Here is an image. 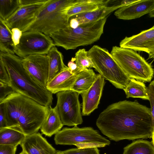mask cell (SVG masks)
Returning <instances> with one entry per match:
<instances>
[{
  "mask_svg": "<svg viewBox=\"0 0 154 154\" xmlns=\"http://www.w3.org/2000/svg\"><path fill=\"white\" fill-rule=\"evenodd\" d=\"M96 125L102 134L116 142L151 138L153 131L150 108L137 101L109 105L100 114Z\"/></svg>",
  "mask_w": 154,
  "mask_h": 154,
  "instance_id": "1",
  "label": "cell"
},
{
  "mask_svg": "<svg viewBox=\"0 0 154 154\" xmlns=\"http://www.w3.org/2000/svg\"><path fill=\"white\" fill-rule=\"evenodd\" d=\"M3 107L7 127L25 135L37 133L48 114L49 107L15 92L0 102Z\"/></svg>",
  "mask_w": 154,
  "mask_h": 154,
  "instance_id": "2",
  "label": "cell"
},
{
  "mask_svg": "<svg viewBox=\"0 0 154 154\" xmlns=\"http://www.w3.org/2000/svg\"><path fill=\"white\" fill-rule=\"evenodd\" d=\"M0 59L10 77V85L14 91L45 106H51L52 94L38 82L24 68L22 58L15 54L0 52Z\"/></svg>",
  "mask_w": 154,
  "mask_h": 154,
  "instance_id": "3",
  "label": "cell"
},
{
  "mask_svg": "<svg viewBox=\"0 0 154 154\" xmlns=\"http://www.w3.org/2000/svg\"><path fill=\"white\" fill-rule=\"evenodd\" d=\"M78 0H49L35 20L23 31H36L50 35L69 24V10Z\"/></svg>",
  "mask_w": 154,
  "mask_h": 154,
  "instance_id": "4",
  "label": "cell"
},
{
  "mask_svg": "<svg viewBox=\"0 0 154 154\" xmlns=\"http://www.w3.org/2000/svg\"><path fill=\"white\" fill-rule=\"evenodd\" d=\"M107 17L99 21L80 25L72 29L69 25L49 36L55 46L66 50L91 44L99 40L103 33Z\"/></svg>",
  "mask_w": 154,
  "mask_h": 154,
  "instance_id": "5",
  "label": "cell"
},
{
  "mask_svg": "<svg viewBox=\"0 0 154 154\" xmlns=\"http://www.w3.org/2000/svg\"><path fill=\"white\" fill-rule=\"evenodd\" d=\"M110 53L120 67L130 79L143 82L151 81L154 75V69L151 65L136 51L114 46Z\"/></svg>",
  "mask_w": 154,
  "mask_h": 154,
  "instance_id": "6",
  "label": "cell"
},
{
  "mask_svg": "<svg viewBox=\"0 0 154 154\" xmlns=\"http://www.w3.org/2000/svg\"><path fill=\"white\" fill-rule=\"evenodd\" d=\"M88 53L94 64V68L100 74L116 88L123 90L125 89L130 79L107 49L94 45Z\"/></svg>",
  "mask_w": 154,
  "mask_h": 154,
  "instance_id": "7",
  "label": "cell"
},
{
  "mask_svg": "<svg viewBox=\"0 0 154 154\" xmlns=\"http://www.w3.org/2000/svg\"><path fill=\"white\" fill-rule=\"evenodd\" d=\"M56 145H74L78 148L103 147L110 144V141L91 127L80 128L77 126L66 127L55 134Z\"/></svg>",
  "mask_w": 154,
  "mask_h": 154,
  "instance_id": "8",
  "label": "cell"
},
{
  "mask_svg": "<svg viewBox=\"0 0 154 154\" xmlns=\"http://www.w3.org/2000/svg\"><path fill=\"white\" fill-rule=\"evenodd\" d=\"M79 94L71 90L56 94L55 107L63 125L76 126L82 124L83 120L79 99Z\"/></svg>",
  "mask_w": 154,
  "mask_h": 154,
  "instance_id": "9",
  "label": "cell"
},
{
  "mask_svg": "<svg viewBox=\"0 0 154 154\" xmlns=\"http://www.w3.org/2000/svg\"><path fill=\"white\" fill-rule=\"evenodd\" d=\"M54 46L49 35L38 31H26L23 32L20 43L16 46L15 54L22 58L32 55H47Z\"/></svg>",
  "mask_w": 154,
  "mask_h": 154,
  "instance_id": "10",
  "label": "cell"
},
{
  "mask_svg": "<svg viewBox=\"0 0 154 154\" xmlns=\"http://www.w3.org/2000/svg\"><path fill=\"white\" fill-rule=\"evenodd\" d=\"M49 0L40 3L20 7L5 23L11 30L13 28L23 30L35 20Z\"/></svg>",
  "mask_w": 154,
  "mask_h": 154,
  "instance_id": "11",
  "label": "cell"
},
{
  "mask_svg": "<svg viewBox=\"0 0 154 154\" xmlns=\"http://www.w3.org/2000/svg\"><path fill=\"white\" fill-rule=\"evenodd\" d=\"M22 62L24 68L31 76L40 85L46 88L49 75V60L47 55H30L22 58Z\"/></svg>",
  "mask_w": 154,
  "mask_h": 154,
  "instance_id": "12",
  "label": "cell"
},
{
  "mask_svg": "<svg viewBox=\"0 0 154 154\" xmlns=\"http://www.w3.org/2000/svg\"><path fill=\"white\" fill-rule=\"evenodd\" d=\"M119 46L149 54L154 50V26L137 34L126 36L120 42Z\"/></svg>",
  "mask_w": 154,
  "mask_h": 154,
  "instance_id": "13",
  "label": "cell"
},
{
  "mask_svg": "<svg viewBox=\"0 0 154 154\" xmlns=\"http://www.w3.org/2000/svg\"><path fill=\"white\" fill-rule=\"evenodd\" d=\"M105 84V79L100 74H97L91 87L86 91L81 94L82 99V116L89 115L98 108Z\"/></svg>",
  "mask_w": 154,
  "mask_h": 154,
  "instance_id": "14",
  "label": "cell"
},
{
  "mask_svg": "<svg viewBox=\"0 0 154 154\" xmlns=\"http://www.w3.org/2000/svg\"><path fill=\"white\" fill-rule=\"evenodd\" d=\"M154 8V0H136L119 8L115 11L114 14L119 19L132 20L149 14Z\"/></svg>",
  "mask_w": 154,
  "mask_h": 154,
  "instance_id": "15",
  "label": "cell"
},
{
  "mask_svg": "<svg viewBox=\"0 0 154 154\" xmlns=\"http://www.w3.org/2000/svg\"><path fill=\"white\" fill-rule=\"evenodd\" d=\"M20 145L27 154H54L56 151L39 133L26 136Z\"/></svg>",
  "mask_w": 154,
  "mask_h": 154,
  "instance_id": "16",
  "label": "cell"
},
{
  "mask_svg": "<svg viewBox=\"0 0 154 154\" xmlns=\"http://www.w3.org/2000/svg\"><path fill=\"white\" fill-rule=\"evenodd\" d=\"M77 75V74L72 72L68 67L66 66L48 82L46 88L52 94L71 90Z\"/></svg>",
  "mask_w": 154,
  "mask_h": 154,
  "instance_id": "17",
  "label": "cell"
},
{
  "mask_svg": "<svg viewBox=\"0 0 154 154\" xmlns=\"http://www.w3.org/2000/svg\"><path fill=\"white\" fill-rule=\"evenodd\" d=\"M122 6L109 3L94 11L80 14L72 17L76 18L80 25L93 22L102 19Z\"/></svg>",
  "mask_w": 154,
  "mask_h": 154,
  "instance_id": "18",
  "label": "cell"
},
{
  "mask_svg": "<svg viewBox=\"0 0 154 154\" xmlns=\"http://www.w3.org/2000/svg\"><path fill=\"white\" fill-rule=\"evenodd\" d=\"M63 126L56 107L49 106L47 116L40 128L42 133L51 137L60 131Z\"/></svg>",
  "mask_w": 154,
  "mask_h": 154,
  "instance_id": "19",
  "label": "cell"
},
{
  "mask_svg": "<svg viewBox=\"0 0 154 154\" xmlns=\"http://www.w3.org/2000/svg\"><path fill=\"white\" fill-rule=\"evenodd\" d=\"M110 0H78L77 3L71 7L67 12L69 18L75 15L96 10L106 5Z\"/></svg>",
  "mask_w": 154,
  "mask_h": 154,
  "instance_id": "20",
  "label": "cell"
},
{
  "mask_svg": "<svg viewBox=\"0 0 154 154\" xmlns=\"http://www.w3.org/2000/svg\"><path fill=\"white\" fill-rule=\"evenodd\" d=\"M77 75L71 90L81 94L91 87L96 79L97 75L92 69L90 68L80 71Z\"/></svg>",
  "mask_w": 154,
  "mask_h": 154,
  "instance_id": "21",
  "label": "cell"
},
{
  "mask_svg": "<svg viewBox=\"0 0 154 154\" xmlns=\"http://www.w3.org/2000/svg\"><path fill=\"white\" fill-rule=\"evenodd\" d=\"M47 55L49 60L48 82L66 66L64 64L62 53L58 50L55 46L50 49Z\"/></svg>",
  "mask_w": 154,
  "mask_h": 154,
  "instance_id": "22",
  "label": "cell"
},
{
  "mask_svg": "<svg viewBox=\"0 0 154 154\" xmlns=\"http://www.w3.org/2000/svg\"><path fill=\"white\" fill-rule=\"evenodd\" d=\"M16 47L11 38V31L4 20L0 18V51L3 53L15 54Z\"/></svg>",
  "mask_w": 154,
  "mask_h": 154,
  "instance_id": "23",
  "label": "cell"
},
{
  "mask_svg": "<svg viewBox=\"0 0 154 154\" xmlns=\"http://www.w3.org/2000/svg\"><path fill=\"white\" fill-rule=\"evenodd\" d=\"M26 135L17 130L6 127L0 129V145L17 146L20 145Z\"/></svg>",
  "mask_w": 154,
  "mask_h": 154,
  "instance_id": "24",
  "label": "cell"
},
{
  "mask_svg": "<svg viewBox=\"0 0 154 154\" xmlns=\"http://www.w3.org/2000/svg\"><path fill=\"white\" fill-rule=\"evenodd\" d=\"M123 90L127 98H140L149 100L147 87L144 82L130 79L126 87Z\"/></svg>",
  "mask_w": 154,
  "mask_h": 154,
  "instance_id": "25",
  "label": "cell"
},
{
  "mask_svg": "<svg viewBox=\"0 0 154 154\" xmlns=\"http://www.w3.org/2000/svg\"><path fill=\"white\" fill-rule=\"evenodd\" d=\"M122 154H154V146L151 142L138 140L125 147Z\"/></svg>",
  "mask_w": 154,
  "mask_h": 154,
  "instance_id": "26",
  "label": "cell"
},
{
  "mask_svg": "<svg viewBox=\"0 0 154 154\" xmlns=\"http://www.w3.org/2000/svg\"><path fill=\"white\" fill-rule=\"evenodd\" d=\"M20 7L19 0H0V18L6 20Z\"/></svg>",
  "mask_w": 154,
  "mask_h": 154,
  "instance_id": "27",
  "label": "cell"
},
{
  "mask_svg": "<svg viewBox=\"0 0 154 154\" xmlns=\"http://www.w3.org/2000/svg\"><path fill=\"white\" fill-rule=\"evenodd\" d=\"M72 59L75 61L80 72L88 68L94 67L92 60L88 55V51L85 49H79Z\"/></svg>",
  "mask_w": 154,
  "mask_h": 154,
  "instance_id": "28",
  "label": "cell"
},
{
  "mask_svg": "<svg viewBox=\"0 0 154 154\" xmlns=\"http://www.w3.org/2000/svg\"><path fill=\"white\" fill-rule=\"evenodd\" d=\"M60 151L63 154H100L97 147L74 148Z\"/></svg>",
  "mask_w": 154,
  "mask_h": 154,
  "instance_id": "29",
  "label": "cell"
},
{
  "mask_svg": "<svg viewBox=\"0 0 154 154\" xmlns=\"http://www.w3.org/2000/svg\"><path fill=\"white\" fill-rule=\"evenodd\" d=\"M149 100L150 102L152 118L153 131L154 132V80L152 81L147 87Z\"/></svg>",
  "mask_w": 154,
  "mask_h": 154,
  "instance_id": "30",
  "label": "cell"
},
{
  "mask_svg": "<svg viewBox=\"0 0 154 154\" xmlns=\"http://www.w3.org/2000/svg\"><path fill=\"white\" fill-rule=\"evenodd\" d=\"M15 92L10 85L0 82V102L8 96Z\"/></svg>",
  "mask_w": 154,
  "mask_h": 154,
  "instance_id": "31",
  "label": "cell"
},
{
  "mask_svg": "<svg viewBox=\"0 0 154 154\" xmlns=\"http://www.w3.org/2000/svg\"><path fill=\"white\" fill-rule=\"evenodd\" d=\"M0 82L10 85V79L8 72L0 59Z\"/></svg>",
  "mask_w": 154,
  "mask_h": 154,
  "instance_id": "32",
  "label": "cell"
},
{
  "mask_svg": "<svg viewBox=\"0 0 154 154\" xmlns=\"http://www.w3.org/2000/svg\"><path fill=\"white\" fill-rule=\"evenodd\" d=\"M11 31L12 39L14 44L16 47L20 43L23 32L19 29L16 28H12L11 29Z\"/></svg>",
  "mask_w": 154,
  "mask_h": 154,
  "instance_id": "33",
  "label": "cell"
},
{
  "mask_svg": "<svg viewBox=\"0 0 154 154\" xmlns=\"http://www.w3.org/2000/svg\"><path fill=\"white\" fill-rule=\"evenodd\" d=\"M17 146L0 145V154H15Z\"/></svg>",
  "mask_w": 154,
  "mask_h": 154,
  "instance_id": "34",
  "label": "cell"
},
{
  "mask_svg": "<svg viewBox=\"0 0 154 154\" xmlns=\"http://www.w3.org/2000/svg\"><path fill=\"white\" fill-rule=\"evenodd\" d=\"M6 127L7 125L4 108L0 103V129Z\"/></svg>",
  "mask_w": 154,
  "mask_h": 154,
  "instance_id": "35",
  "label": "cell"
},
{
  "mask_svg": "<svg viewBox=\"0 0 154 154\" xmlns=\"http://www.w3.org/2000/svg\"><path fill=\"white\" fill-rule=\"evenodd\" d=\"M47 0H19L20 7L44 2Z\"/></svg>",
  "mask_w": 154,
  "mask_h": 154,
  "instance_id": "36",
  "label": "cell"
},
{
  "mask_svg": "<svg viewBox=\"0 0 154 154\" xmlns=\"http://www.w3.org/2000/svg\"><path fill=\"white\" fill-rule=\"evenodd\" d=\"M74 61L72 59L69 61L68 63V67L72 72L77 74L80 71L78 68L76 64Z\"/></svg>",
  "mask_w": 154,
  "mask_h": 154,
  "instance_id": "37",
  "label": "cell"
},
{
  "mask_svg": "<svg viewBox=\"0 0 154 154\" xmlns=\"http://www.w3.org/2000/svg\"><path fill=\"white\" fill-rule=\"evenodd\" d=\"M69 26L72 29L76 28L80 25L77 19L72 17H71L69 19Z\"/></svg>",
  "mask_w": 154,
  "mask_h": 154,
  "instance_id": "38",
  "label": "cell"
},
{
  "mask_svg": "<svg viewBox=\"0 0 154 154\" xmlns=\"http://www.w3.org/2000/svg\"><path fill=\"white\" fill-rule=\"evenodd\" d=\"M148 58L149 59H154V50L148 54Z\"/></svg>",
  "mask_w": 154,
  "mask_h": 154,
  "instance_id": "39",
  "label": "cell"
},
{
  "mask_svg": "<svg viewBox=\"0 0 154 154\" xmlns=\"http://www.w3.org/2000/svg\"><path fill=\"white\" fill-rule=\"evenodd\" d=\"M149 16L150 17H154V8L153 9L149 14Z\"/></svg>",
  "mask_w": 154,
  "mask_h": 154,
  "instance_id": "40",
  "label": "cell"
},
{
  "mask_svg": "<svg viewBox=\"0 0 154 154\" xmlns=\"http://www.w3.org/2000/svg\"><path fill=\"white\" fill-rule=\"evenodd\" d=\"M151 138L152 139L151 142L154 146V132L152 134Z\"/></svg>",
  "mask_w": 154,
  "mask_h": 154,
  "instance_id": "41",
  "label": "cell"
},
{
  "mask_svg": "<svg viewBox=\"0 0 154 154\" xmlns=\"http://www.w3.org/2000/svg\"><path fill=\"white\" fill-rule=\"evenodd\" d=\"M54 154H63L60 151H56L55 153Z\"/></svg>",
  "mask_w": 154,
  "mask_h": 154,
  "instance_id": "42",
  "label": "cell"
},
{
  "mask_svg": "<svg viewBox=\"0 0 154 154\" xmlns=\"http://www.w3.org/2000/svg\"><path fill=\"white\" fill-rule=\"evenodd\" d=\"M19 154H27L24 150H22V151Z\"/></svg>",
  "mask_w": 154,
  "mask_h": 154,
  "instance_id": "43",
  "label": "cell"
}]
</instances>
